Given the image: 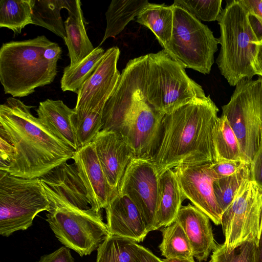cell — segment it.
<instances>
[{"mask_svg": "<svg viewBox=\"0 0 262 262\" xmlns=\"http://www.w3.org/2000/svg\"><path fill=\"white\" fill-rule=\"evenodd\" d=\"M216 161L220 160H243L239 144L227 118H219L214 130Z\"/></svg>", "mask_w": 262, "mask_h": 262, "instance_id": "30", "label": "cell"}, {"mask_svg": "<svg viewBox=\"0 0 262 262\" xmlns=\"http://www.w3.org/2000/svg\"><path fill=\"white\" fill-rule=\"evenodd\" d=\"M72 159L86 189L92 208L101 212L118 191L108 184L92 142L75 151Z\"/></svg>", "mask_w": 262, "mask_h": 262, "instance_id": "16", "label": "cell"}, {"mask_svg": "<svg viewBox=\"0 0 262 262\" xmlns=\"http://www.w3.org/2000/svg\"><path fill=\"white\" fill-rule=\"evenodd\" d=\"M145 58L128 61L104 105L101 129L120 134L134 158L150 160L158 145L165 114L148 100Z\"/></svg>", "mask_w": 262, "mask_h": 262, "instance_id": "2", "label": "cell"}, {"mask_svg": "<svg viewBox=\"0 0 262 262\" xmlns=\"http://www.w3.org/2000/svg\"><path fill=\"white\" fill-rule=\"evenodd\" d=\"M256 262H262V230L260 238L257 245Z\"/></svg>", "mask_w": 262, "mask_h": 262, "instance_id": "41", "label": "cell"}, {"mask_svg": "<svg viewBox=\"0 0 262 262\" xmlns=\"http://www.w3.org/2000/svg\"><path fill=\"white\" fill-rule=\"evenodd\" d=\"M222 115L236 135L242 160L250 164L262 146V77L241 80Z\"/></svg>", "mask_w": 262, "mask_h": 262, "instance_id": "7", "label": "cell"}, {"mask_svg": "<svg viewBox=\"0 0 262 262\" xmlns=\"http://www.w3.org/2000/svg\"><path fill=\"white\" fill-rule=\"evenodd\" d=\"M159 192V174L150 160L133 158L120 182L118 193L125 195L140 211L149 232L154 225Z\"/></svg>", "mask_w": 262, "mask_h": 262, "instance_id": "13", "label": "cell"}, {"mask_svg": "<svg viewBox=\"0 0 262 262\" xmlns=\"http://www.w3.org/2000/svg\"><path fill=\"white\" fill-rule=\"evenodd\" d=\"M162 260V262H195L194 259L191 260L179 258H165Z\"/></svg>", "mask_w": 262, "mask_h": 262, "instance_id": "42", "label": "cell"}, {"mask_svg": "<svg viewBox=\"0 0 262 262\" xmlns=\"http://www.w3.org/2000/svg\"><path fill=\"white\" fill-rule=\"evenodd\" d=\"M149 4L147 0H113L105 12L106 27L100 45L115 38Z\"/></svg>", "mask_w": 262, "mask_h": 262, "instance_id": "24", "label": "cell"}, {"mask_svg": "<svg viewBox=\"0 0 262 262\" xmlns=\"http://www.w3.org/2000/svg\"><path fill=\"white\" fill-rule=\"evenodd\" d=\"M147 80L155 96L156 107L166 114L198 99L205 98L202 86L185 69L162 50L148 54Z\"/></svg>", "mask_w": 262, "mask_h": 262, "instance_id": "9", "label": "cell"}, {"mask_svg": "<svg viewBox=\"0 0 262 262\" xmlns=\"http://www.w3.org/2000/svg\"><path fill=\"white\" fill-rule=\"evenodd\" d=\"M32 107L13 97L0 105V170L26 179L40 178L75 152L32 114Z\"/></svg>", "mask_w": 262, "mask_h": 262, "instance_id": "1", "label": "cell"}, {"mask_svg": "<svg viewBox=\"0 0 262 262\" xmlns=\"http://www.w3.org/2000/svg\"><path fill=\"white\" fill-rule=\"evenodd\" d=\"M135 262H162V260L141 246Z\"/></svg>", "mask_w": 262, "mask_h": 262, "instance_id": "39", "label": "cell"}, {"mask_svg": "<svg viewBox=\"0 0 262 262\" xmlns=\"http://www.w3.org/2000/svg\"><path fill=\"white\" fill-rule=\"evenodd\" d=\"M256 249L253 241H244L233 248L223 244L213 251L211 262H256Z\"/></svg>", "mask_w": 262, "mask_h": 262, "instance_id": "32", "label": "cell"}, {"mask_svg": "<svg viewBox=\"0 0 262 262\" xmlns=\"http://www.w3.org/2000/svg\"><path fill=\"white\" fill-rule=\"evenodd\" d=\"M140 246L129 239L110 235L97 250L96 262H135Z\"/></svg>", "mask_w": 262, "mask_h": 262, "instance_id": "28", "label": "cell"}, {"mask_svg": "<svg viewBox=\"0 0 262 262\" xmlns=\"http://www.w3.org/2000/svg\"><path fill=\"white\" fill-rule=\"evenodd\" d=\"M92 142L108 184L118 191L125 169L134 158L130 147L120 134L105 129H101Z\"/></svg>", "mask_w": 262, "mask_h": 262, "instance_id": "17", "label": "cell"}, {"mask_svg": "<svg viewBox=\"0 0 262 262\" xmlns=\"http://www.w3.org/2000/svg\"><path fill=\"white\" fill-rule=\"evenodd\" d=\"M136 21L149 29L163 50L167 49L173 28V12L172 5L149 3L137 17Z\"/></svg>", "mask_w": 262, "mask_h": 262, "instance_id": "23", "label": "cell"}, {"mask_svg": "<svg viewBox=\"0 0 262 262\" xmlns=\"http://www.w3.org/2000/svg\"><path fill=\"white\" fill-rule=\"evenodd\" d=\"M243 0L226 1L217 20L221 45L216 60L221 74L231 86L257 75L254 67L256 44L259 40Z\"/></svg>", "mask_w": 262, "mask_h": 262, "instance_id": "4", "label": "cell"}, {"mask_svg": "<svg viewBox=\"0 0 262 262\" xmlns=\"http://www.w3.org/2000/svg\"><path fill=\"white\" fill-rule=\"evenodd\" d=\"M120 54L117 47L107 49L97 69L80 88L73 119L75 129L80 124L101 120L105 102L120 75L117 69Z\"/></svg>", "mask_w": 262, "mask_h": 262, "instance_id": "12", "label": "cell"}, {"mask_svg": "<svg viewBox=\"0 0 262 262\" xmlns=\"http://www.w3.org/2000/svg\"><path fill=\"white\" fill-rule=\"evenodd\" d=\"M50 204L40 178H19L0 170V234L8 237L31 227Z\"/></svg>", "mask_w": 262, "mask_h": 262, "instance_id": "6", "label": "cell"}, {"mask_svg": "<svg viewBox=\"0 0 262 262\" xmlns=\"http://www.w3.org/2000/svg\"><path fill=\"white\" fill-rule=\"evenodd\" d=\"M222 0H175L179 6L199 20L205 21L217 20L221 14Z\"/></svg>", "mask_w": 262, "mask_h": 262, "instance_id": "33", "label": "cell"}, {"mask_svg": "<svg viewBox=\"0 0 262 262\" xmlns=\"http://www.w3.org/2000/svg\"><path fill=\"white\" fill-rule=\"evenodd\" d=\"M219 111L208 95L164 115L158 145L150 159L159 174L180 165L216 161L214 130Z\"/></svg>", "mask_w": 262, "mask_h": 262, "instance_id": "3", "label": "cell"}, {"mask_svg": "<svg viewBox=\"0 0 262 262\" xmlns=\"http://www.w3.org/2000/svg\"><path fill=\"white\" fill-rule=\"evenodd\" d=\"M72 2L71 0H34L32 24L45 28L64 40L66 32L60 11L63 8L69 10Z\"/></svg>", "mask_w": 262, "mask_h": 262, "instance_id": "25", "label": "cell"}, {"mask_svg": "<svg viewBox=\"0 0 262 262\" xmlns=\"http://www.w3.org/2000/svg\"><path fill=\"white\" fill-rule=\"evenodd\" d=\"M249 179L250 164H247L231 176L213 180L215 196L223 212L231 204L243 183Z\"/></svg>", "mask_w": 262, "mask_h": 262, "instance_id": "31", "label": "cell"}, {"mask_svg": "<svg viewBox=\"0 0 262 262\" xmlns=\"http://www.w3.org/2000/svg\"><path fill=\"white\" fill-rule=\"evenodd\" d=\"M255 56L254 58V67L257 75L262 77V41L255 42Z\"/></svg>", "mask_w": 262, "mask_h": 262, "instance_id": "40", "label": "cell"}, {"mask_svg": "<svg viewBox=\"0 0 262 262\" xmlns=\"http://www.w3.org/2000/svg\"><path fill=\"white\" fill-rule=\"evenodd\" d=\"M52 41L45 35L3 43L0 49V81L6 94L27 96L36 88L50 84L57 73L58 61L43 53Z\"/></svg>", "mask_w": 262, "mask_h": 262, "instance_id": "5", "label": "cell"}, {"mask_svg": "<svg viewBox=\"0 0 262 262\" xmlns=\"http://www.w3.org/2000/svg\"><path fill=\"white\" fill-rule=\"evenodd\" d=\"M172 6V32L165 51L184 69L209 74L217 51L218 38L207 26L187 11L179 6Z\"/></svg>", "mask_w": 262, "mask_h": 262, "instance_id": "8", "label": "cell"}, {"mask_svg": "<svg viewBox=\"0 0 262 262\" xmlns=\"http://www.w3.org/2000/svg\"><path fill=\"white\" fill-rule=\"evenodd\" d=\"M162 241L159 246L161 255L166 258H185L194 257L188 238L180 224L174 221L161 230Z\"/></svg>", "mask_w": 262, "mask_h": 262, "instance_id": "29", "label": "cell"}, {"mask_svg": "<svg viewBox=\"0 0 262 262\" xmlns=\"http://www.w3.org/2000/svg\"><path fill=\"white\" fill-rule=\"evenodd\" d=\"M243 2L248 8L250 16L257 19L262 30V0H243ZM259 41H262V35Z\"/></svg>", "mask_w": 262, "mask_h": 262, "instance_id": "37", "label": "cell"}, {"mask_svg": "<svg viewBox=\"0 0 262 262\" xmlns=\"http://www.w3.org/2000/svg\"><path fill=\"white\" fill-rule=\"evenodd\" d=\"M81 5L79 0L72 1L68 10V17L64 22L66 32L64 41L71 66L80 62L95 49L86 33Z\"/></svg>", "mask_w": 262, "mask_h": 262, "instance_id": "22", "label": "cell"}, {"mask_svg": "<svg viewBox=\"0 0 262 262\" xmlns=\"http://www.w3.org/2000/svg\"><path fill=\"white\" fill-rule=\"evenodd\" d=\"M221 225L227 248L244 241L257 245L262 230V189L255 182L248 179L243 183L223 212Z\"/></svg>", "mask_w": 262, "mask_h": 262, "instance_id": "11", "label": "cell"}, {"mask_svg": "<svg viewBox=\"0 0 262 262\" xmlns=\"http://www.w3.org/2000/svg\"><path fill=\"white\" fill-rule=\"evenodd\" d=\"M38 118L57 137L75 151L80 148L73 123L75 108H71L61 100L47 99L39 102L36 110Z\"/></svg>", "mask_w": 262, "mask_h": 262, "instance_id": "20", "label": "cell"}, {"mask_svg": "<svg viewBox=\"0 0 262 262\" xmlns=\"http://www.w3.org/2000/svg\"><path fill=\"white\" fill-rule=\"evenodd\" d=\"M185 199L174 170L169 169L160 174L159 192L154 230L172 223Z\"/></svg>", "mask_w": 262, "mask_h": 262, "instance_id": "21", "label": "cell"}, {"mask_svg": "<svg viewBox=\"0 0 262 262\" xmlns=\"http://www.w3.org/2000/svg\"><path fill=\"white\" fill-rule=\"evenodd\" d=\"M36 262H74V258L69 248L64 246L51 253L43 255Z\"/></svg>", "mask_w": 262, "mask_h": 262, "instance_id": "35", "label": "cell"}, {"mask_svg": "<svg viewBox=\"0 0 262 262\" xmlns=\"http://www.w3.org/2000/svg\"><path fill=\"white\" fill-rule=\"evenodd\" d=\"M105 210L110 235L136 243L143 241L149 231L140 211L128 196L118 193Z\"/></svg>", "mask_w": 262, "mask_h": 262, "instance_id": "18", "label": "cell"}, {"mask_svg": "<svg viewBox=\"0 0 262 262\" xmlns=\"http://www.w3.org/2000/svg\"><path fill=\"white\" fill-rule=\"evenodd\" d=\"M209 163L180 165L174 168L184 197L216 225L221 224L223 211L216 201Z\"/></svg>", "mask_w": 262, "mask_h": 262, "instance_id": "15", "label": "cell"}, {"mask_svg": "<svg viewBox=\"0 0 262 262\" xmlns=\"http://www.w3.org/2000/svg\"><path fill=\"white\" fill-rule=\"evenodd\" d=\"M40 179L50 202V210L67 208L101 214L92 208L86 189L74 163H63Z\"/></svg>", "mask_w": 262, "mask_h": 262, "instance_id": "14", "label": "cell"}, {"mask_svg": "<svg viewBox=\"0 0 262 262\" xmlns=\"http://www.w3.org/2000/svg\"><path fill=\"white\" fill-rule=\"evenodd\" d=\"M247 164L243 160H220L209 163L207 169L209 174L214 180L231 176Z\"/></svg>", "mask_w": 262, "mask_h": 262, "instance_id": "34", "label": "cell"}, {"mask_svg": "<svg viewBox=\"0 0 262 262\" xmlns=\"http://www.w3.org/2000/svg\"><path fill=\"white\" fill-rule=\"evenodd\" d=\"M262 189V146L250 164V179Z\"/></svg>", "mask_w": 262, "mask_h": 262, "instance_id": "36", "label": "cell"}, {"mask_svg": "<svg viewBox=\"0 0 262 262\" xmlns=\"http://www.w3.org/2000/svg\"><path fill=\"white\" fill-rule=\"evenodd\" d=\"M184 230L190 244L193 257L206 260L217 247L209 217L193 205L182 206L176 220Z\"/></svg>", "mask_w": 262, "mask_h": 262, "instance_id": "19", "label": "cell"}, {"mask_svg": "<svg viewBox=\"0 0 262 262\" xmlns=\"http://www.w3.org/2000/svg\"><path fill=\"white\" fill-rule=\"evenodd\" d=\"M46 216L59 241L81 256L97 250L110 235L101 214L57 208L48 211Z\"/></svg>", "mask_w": 262, "mask_h": 262, "instance_id": "10", "label": "cell"}, {"mask_svg": "<svg viewBox=\"0 0 262 262\" xmlns=\"http://www.w3.org/2000/svg\"><path fill=\"white\" fill-rule=\"evenodd\" d=\"M34 0H1L0 27L21 33L27 25L32 24V8Z\"/></svg>", "mask_w": 262, "mask_h": 262, "instance_id": "27", "label": "cell"}, {"mask_svg": "<svg viewBox=\"0 0 262 262\" xmlns=\"http://www.w3.org/2000/svg\"><path fill=\"white\" fill-rule=\"evenodd\" d=\"M104 53L103 48L97 47L79 63L65 67L60 81L62 91H70L77 94L83 83L97 69Z\"/></svg>", "mask_w": 262, "mask_h": 262, "instance_id": "26", "label": "cell"}, {"mask_svg": "<svg viewBox=\"0 0 262 262\" xmlns=\"http://www.w3.org/2000/svg\"><path fill=\"white\" fill-rule=\"evenodd\" d=\"M62 49L58 43L52 42L45 49L44 57L50 61H58L61 57Z\"/></svg>", "mask_w": 262, "mask_h": 262, "instance_id": "38", "label": "cell"}]
</instances>
